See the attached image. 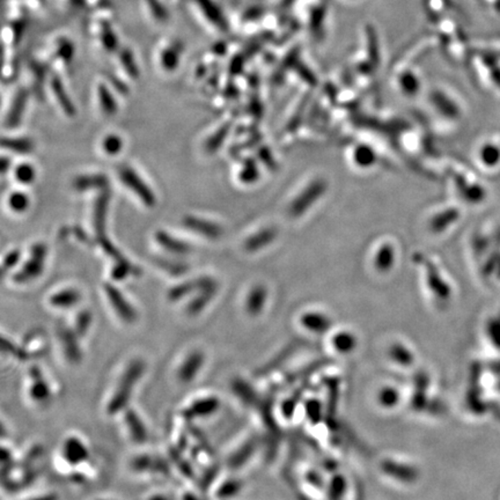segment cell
<instances>
[{
	"label": "cell",
	"instance_id": "cell-6",
	"mask_svg": "<svg viewBox=\"0 0 500 500\" xmlns=\"http://www.w3.org/2000/svg\"><path fill=\"white\" fill-rule=\"evenodd\" d=\"M104 292H106L109 304L111 305V307L121 321L124 322L126 325H133L137 321L138 313H137L136 308L130 304L128 299L124 297V294H122L117 287H115L111 284H106Z\"/></svg>",
	"mask_w": 500,
	"mask_h": 500
},
{
	"label": "cell",
	"instance_id": "cell-49",
	"mask_svg": "<svg viewBox=\"0 0 500 500\" xmlns=\"http://www.w3.org/2000/svg\"><path fill=\"white\" fill-rule=\"evenodd\" d=\"M147 500H172L171 498H169V496H164V494H161V493H157V494H153V496L150 497Z\"/></svg>",
	"mask_w": 500,
	"mask_h": 500
},
{
	"label": "cell",
	"instance_id": "cell-2",
	"mask_svg": "<svg viewBox=\"0 0 500 500\" xmlns=\"http://www.w3.org/2000/svg\"><path fill=\"white\" fill-rule=\"evenodd\" d=\"M193 15L209 30L224 32L227 30L225 15L215 0H186Z\"/></svg>",
	"mask_w": 500,
	"mask_h": 500
},
{
	"label": "cell",
	"instance_id": "cell-40",
	"mask_svg": "<svg viewBox=\"0 0 500 500\" xmlns=\"http://www.w3.org/2000/svg\"><path fill=\"white\" fill-rule=\"evenodd\" d=\"M102 146H104V150L106 151V153L115 155V154L119 153L122 148H123V140H122L121 137L117 136V135H114V133H113V135H108V136L104 138Z\"/></svg>",
	"mask_w": 500,
	"mask_h": 500
},
{
	"label": "cell",
	"instance_id": "cell-33",
	"mask_svg": "<svg viewBox=\"0 0 500 500\" xmlns=\"http://www.w3.org/2000/svg\"><path fill=\"white\" fill-rule=\"evenodd\" d=\"M0 354L17 358L19 360H27L29 357L28 352H26L22 347L15 345L12 340L3 336L1 334H0Z\"/></svg>",
	"mask_w": 500,
	"mask_h": 500
},
{
	"label": "cell",
	"instance_id": "cell-7",
	"mask_svg": "<svg viewBox=\"0 0 500 500\" xmlns=\"http://www.w3.org/2000/svg\"><path fill=\"white\" fill-rule=\"evenodd\" d=\"M46 256H47V247L44 246V244L39 243V244L32 247L30 260L26 262V265L22 267L21 270L18 273H15V282H20V284L32 282V280L42 275Z\"/></svg>",
	"mask_w": 500,
	"mask_h": 500
},
{
	"label": "cell",
	"instance_id": "cell-42",
	"mask_svg": "<svg viewBox=\"0 0 500 500\" xmlns=\"http://www.w3.org/2000/svg\"><path fill=\"white\" fill-rule=\"evenodd\" d=\"M97 240H99L101 247L104 248V251H106L109 256L115 258L116 261H119V260L123 258L121 253L118 251L117 248H116V247H115L114 244H113V243L107 239V236H101V238H97Z\"/></svg>",
	"mask_w": 500,
	"mask_h": 500
},
{
	"label": "cell",
	"instance_id": "cell-8",
	"mask_svg": "<svg viewBox=\"0 0 500 500\" xmlns=\"http://www.w3.org/2000/svg\"><path fill=\"white\" fill-rule=\"evenodd\" d=\"M61 457L68 465L78 467L90 459V453L86 443L75 436H68L61 445Z\"/></svg>",
	"mask_w": 500,
	"mask_h": 500
},
{
	"label": "cell",
	"instance_id": "cell-23",
	"mask_svg": "<svg viewBox=\"0 0 500 500\" xmlns=\"http://www.w3.org/2000/svg\"><path fill=\"white\" fill-rule=\"evenodd\" d=\"M97 95L102 113L107 116H114L117 113V101L109 87L104 82H100L97 87Z\"/></svg>",
	"mask_w": 500,
	"mask_h": 500
},
{
	"label": "cell",
	"instance_id": "cell-38",
	"mask_svg": "<svg viewBox=\"0 0 500 500\" xmlns=\"http://www.w3.org/2000/svg\"><path fill=\"white\" fill-rule=\"evenodd\" d=\"M133 271H135V268L131 265V263L126 261L125 258H122L115 265L113 271H111V276H113L115 280H123L128 276L133 273Z\"/></svg>",
	"mask_w": 500,
	"mask_h": 500
},
{
	"label": "cell",
	"instance_id": "cell-17",
	"mask_svg": "<svg viewBox=\"0 0 500 500\" xmlns=\"http://www.w3.org/2000/svg\"><path fill=\"white\" fill-rule=\"evenodd\" d=\"M29 92L26 88H19L15 92V97L12 101L11 107L8 110V116L5 119L6 126L8 128H15L21 123L22 116L25 114L26 107H27V101H28Z\"/></svg>",
	"mask_w": 500,
	"mask_h": 500
},
{
	"label": "cell",
	"instance_id": "cell-25",
	"mask_svg": "<svg viewBox=\"0 0 500 500\" xmlns=\"http://www.w3.org/2000/svg\"><path fill=\"white\" fill-rule=\"evenodd\" d=\"M155 240L164 249L173 254L184 255L188 254L190 251V247L186 243L182 242L181 240L175 239L174 236L169 235V233L164 232V231L157 232Z\"/></svg>",
	"mask_w": 500,
	"mask_h": 500
},
{
	"label": "cell",
	"instance_id": "cell-19",
	"mask_svg": "<svg viewBox=\"0 0 500 500\" xmlns=\"http://www.w3.org/2000/svg\"><path fill=\"white\" fill-rule=\"evenodd\" d=\"M109 200H110V195L108 191H104L95 200V205H94V229L97 231V238L104 236Z\"/></svg>",
	"mask_w": 500,
	"mask_h": 500
},
{
	"label": "cell",
	"instance_id": "cell-10",
	"mask_svg": "<svg viewBox=\"0 0 500 500\" xmlns=\"http://www.w3.org/2000/svg\"><path fill=\"white\" fill-rule=\"evenodd\" d=\"M58 340L65 359L71 365H78L82 360V351L79 344V336L75 329L61 327L58 329Z\"/></svg>",
	"mask_w": 500,
	"mask_h": 500
},
{
	"label": "cell",
	"instance_id": "cell-22",
	"mask_svg": "<svg viewBox=\"0 0 500 500\" xmlns=\"http://www.w3.org/2000/svg\"><path fill=\"white\" fill-rule=\"evenodd\" d=\"M81 300V294L75 289H61L57 294H54L50 297L51 306L59 309H70L75 307Z\"/></svg>",
	"mask_w": 500,
	"mask_h": 500
},
{
	"label": "cell",
	"instance_id": "cell-4",
	"mask_svg": "<svg viewBox=\"0 0 500 500\" xmlns=\"http://www.w3.org/2000/svg\"><path fill=\"white\" fill-rule=\"evenodd\" d=\"M46 47V54L48 56L49 64H61L64 68H68L73 63L75 56V44L68 36L56 35L48 41Z\"/></svg>",
	"mask_w": 500,
	"mask_h": 500
},
{
	"label": "cell",
	"instance_id": "cell-15",
	"mask_svg": "<svg viewBox=\"0 0 500 500\" xmlns=\"http://www.w3.org/2000/svg\"><path fill=\"white\" fill-rule=\"evenodd\" d=\"M203 365L204 354L200 351H193L191 354H188L182 364L180 365L177 371V379L180 383H193V379H196L197 375L203 367Z\"/></svg>",
	"mask_w": 500,
	"mask_h": 500
},
{
	"label": "cell",
	"instance_id": "cell-31",
	"mask_svg": "<svg viewBox=\"0 0 500 500\" xmlns=\"http://www.w3.org/2000/svg\"><path fill=\"white\" fill-rule=\"evenodd\" d=\"M0 147L15 153L28 154L34 151V143L29 138H0Z\"/></svg>",
	"mask_w": 500,
	"mask_h": 500
},
{
	"label": "cell",
	"instance_id": "cell-41",
	"mask_svg": "<svg viewBox=\"0 0 500 500\" xmlns=\"http://www.w3.org/2000/svg\"><path fill=\"white\" fill-rule=\"evenodd\" d=\"M157 265H160L161 268L169 271L172 275H182L186 271V267L180 263H175V262L166 261L164 258H159L157 261Z\"/></svg>",
	"mask_w": 500,
	"mask_h": 500
},
{
	"label": "cell",
	"instance_id": "cell-14",
	"mask_svg": "<svg viewBox=\"0 0 500 500\" xmlns=\"http://www.w3.org/2000/svg\"><path fill=\"white\" fill-rule=\"evenodd\" d=\"M144 17L150 25L162 27L169 21V13L161 0H140Z\"/></svg>",
	"mask_w": 500,
	"mask_h": 500
},
{
	"label": "cell",
	"instance_id": "cell-13",
	"mask_svg": "<svg viewBox=\"0 0 500 500\" xmlns=\"http://www.w3.org/2000/svg\"><path fill=\"white\" fill-rule=\"evenodd\" d=\"M123 414H124L125 427L129 433L130 439L138 445L146 443L148 440V431L143 419H140V414L130 407H126Z\"/></svg>",
	"mask_w": 500,
	"mask_h": 500
},
{
	"label": "cell",
	"instance_id": "cell-5",
	"mask_svg": "<svg viewBox=\"0 0 500 500\" xmlns=\"http://www.w3.org/2000/svg\"><path fill=\"white\" fill-rule=\"evenodd\" d=\"M118 176L122 182L124 183V186L136 193V196L140 198L146 206L152 207L155 205L157 198L153 191L130 166H121L118 169Z\"/></svg>",
	"mask_w": 500,
	"mask_h": 500
},
{
	"label": "cell",
	"instance_id": "cell-3",
	"mask_svg": "<svg viewBox=\"0 0 500 500\" xmlns=\"http://www.w3.org/2000/svg\"><path fill=\"white\" fill-rule=\"evenodd\" d=\"M183 50L184 47L180 39L164 37L155 44L154 57L162 71L171 73L179 68Z\"/></svg>",
	"mask_w": 500,
	"mask_h": 500
},
{
	"label": "cell",
	"instance_id": "cell-29",
	"mask_svg": "<svg viewBox=\"0 0 500 500\" xmlns=\"http://www.w3.org/2000/svg\"><path fill=\"white\" fill-rule=\"evenodd\" d=\"M301 323L305 328L311 331L322 332L328 330L330 327V318L320 311H308L301 318Z\"/></svg>",
	"mask_w": 500,
	"mask_h": 500
},
{
	"label": "cell",
	"instance_id": "cell-18",
	"mask_svg": "<svg viewBox=\"0 0 500 500\" xmlns=\"http://www.w3.org/2000/svg\"><path fill=\"white\" fill-rule=\"evenodd\" d=\"M114 56L118 68L124 72L128 78L131 79V80H137V79L140 78V66L137 64L133 51L129 47L122 46Z\"/></svg>",
	"mask_w": 500,
	"mask_h": 500
},
{
	"label": "cell",
	"instance_id": "cell-30",
	"mask_svg": "<svg viewBox=\"0 0 500 500\" xmlns=\"http://www.w3.org/2000/svg\"><path fill=\"white\" fill-rule=\"evenodd\" d=\"M207 278H200L191 282H181L179 285L174 286L173 289H169V300L180 301L188 294L196 292L206 282Z\"/></svg>",
	"mask_w": 500,
	"mask_h": 500
},
{
	"label": "cell",
	"instance_id": "cell-9",
	"mask_svg": "<svg viewBox=\"0 0 500 500\" xmlns=\"http://www.w3.org/2000/svg\"><path fill=\"white\" fill-rule=\"evenodd\" d=\"M325 189V184L321 181L309 183L307 188H305L300 195L296 197L291 204V207H289L291 215L294 217H300L304 215L305 211H307L313 206V204H311L313 202L320 200Z\"/></svg>",
	"mask_w": 500,
	"mask_h": 500
},
{
	"label": "cell",
	"instance_id": "cell-27",
	"mask_svg": "<svg viewBox=\"0 0 500 500\" xmlns=\"http://www.w3.org/2000/svg\"><path fill=\"white\" fill-rule=\"evenodd\" d=\"M265 300H267V289L265 286H254L247 296V311L251 315L258 314V311H261L265 307Z\"/></svg>",
	"mask_w": 500,
	"mask_h": 500
},
{
	"label": "cell",
	"instance_id": "cell-26",
	"mask_svg": "<svg viewBox=\"0 0 500 500\" xmlns=\"http://www.w3.org/2000/svg\"><path fill=\"white\" fill-rule=\"evenodd\" d=\"M219 407V402L215 397H205L193 402L189 407H188V414L191 417H206L210 414H215Z\"/></svg>",
	"mask_w": 500,
	"mask_h": 500
},
{
	"label": "cell",
	"instance_id": "cell-11",
	"mask_svg": "<svg viewBox=\"0 0 500 500\" xmlns=\"http://www.w3.org/2000/svg\"><path fill=\"white\" fill-rule=\"evenodd\" d=\"M8 13V19L28 20L29 17L42 11L47 0H3Z\"/></svg>",
	"mask_w": 500,
	"mask_h": 500
},
{
	"label": "cell",
	"instance_id": "cell-36",
	"mask_svg": "<svg viewBox=\"0 0 500 500\" xmlns=\"http://www.w3.org/2000/svg\"><path fill=\"white\" fill-rule=\"evenodd\" d=\"M29 203H30L29 197L22 191H15L11 193V196L8 197V206L18 213L25 212L29 207Z\"/></svg>",
	"mask_w": 500,
	"mask_h": 500
},
{
	"label": "cell",
	"instance_id": "cell-37",
	"mask_svg": "<svg viewBox=\"0 0 500 500\" xmlns=\"http://www.w3.org/2000/svg\"><path fill=\"white\" fill-rule=\"evenodd\" d=\"M93 322V315L88 311H82L79 313L75 320V331L79 337H84L86 335L90 325Z\"/></svg>",
	"mask_w": 500,
	"mask_h": 500
},
{
	"label": "cell",
	"instance_id": "cell-39",
	"mask_svg": "<svg viewBox=\"0 0 500 500\" xmlns=\"http://www.w3.org/2000/svg\"><path fill=\"white\" fill-rule=\"evenodd\" d=\"M55 1L58 5V8H61V10L66 12H72V13L90 10L86 0H55Z\"/></svg>",
	"mask_w": 500,
	"mask_h": 500
},
{
	"label": "cell",
	"instance_id": "cell-34",
	"mask_svg": "<svg viewBox=\"0 0 500 500\" xmlns=\"http://www.w3.org/2000/svg\"><path fill=\"white\" fill-rule=\"evenodd\" d=\"M332 344L336 350L340 354H349L356 347V338L350 332H340L335 338L332 340Z\"/></svg>",
	"mask_w": 500,
	"mask_h": 500
},
{
	"label": "cell",
	"instance_id": "cell-51",
	"mask_svg": "<svg viewBox=\"0 0 500 500\" xmlns=\"http://www.w3.org/2000/svg\"><path fill=\"white\" fill-rule=\"evenodd\" d=\"M95 500H111V499H95Z\"/></svg>",
	"mask_w": 500,
	"mask_h": 500
},
{
	"label": "cell",
	"instance_id": "cell-21",
	"mask_svg": "<svg viewBox=\"0 0 500 500\" xmlns=\"http://www.w3.org/2000/svg\"><path fill=\"white\" fill-rule=\"evenodd\" d=\"M395 263V249L390 243H383L375 251L373 265L378 272H388Z\"/></svg>",
	"mask_w": 500,
	"mask_h": 500
},
{
	"label": "cell",
	"instance_id": "cell-47",
	"mask_svg": "<svg viewBox=\"0 0 500 500\" xmlns=\"http://www.w3.org/2000/svg\"><path fill=\"white\" fill-rule=\"evenodd\" d=\"M27 500H58L57 494L55 493H47V494H41V496L32 497Z\"/></svg>",
	"mask_w": 500,
	"mask_h": 500
},
{
	"label": "cell",
	"instance_id": "cell-20",
	"mask_svg": "<svg viewBox=\"0 0 500 500\" xmlns=\"http://www.w3.org/2000/svg\"><path fill=\"white\" fill-rule=\"evenodd\" d=\"M183 225L191 229L193 232L200 235L206 236L210 239L218 238L222 234V229L218 225H215L213 222H207L204 219L197 218V217H186L183 220Z\"/></svg>",
	"mask_w": 500,
	"mask_h": 500
},
{
	"label": "cell",
	"instance_id": "cell-48",
	"mask_svg": "<svg viewBox=\"0 0 500 500\" xmlns=\"http://www.w3.org/2000/svg\"><path fill=\"white\" fill-rule=\"evenodd\" d=\"M8 432L6 426L4 425V423L0 421V440H4L8 438Z\"/></svg>",
	"mask_w": 500,
	"mask_h": 500
},
{
	"label": "cell",
	"instance_id": "cell-46",
	"mask_svg": "<svg viewBox=\"0 0 500 500\" xmlns=\"http://www.w3.org/2000/svg\"><path fill=\"white\" fill-rule=\"evenodd\" d=\"M86 1L90 10H95V8H102L106 5H110L109 0H86Z\"/></svg>",
	"mask_w": 500,
	"mask_h": 500
},
{
	"label": "cell",
	"instance_id": "cell-45",
	"mask_svg": "<svg viewBox=\"0 0 500 500\" xmlns=\"http://www.w3.org/2000/svg\"><path fill=\"white\" fill-rule=\"evenodd\" d=\"M12 167L11 159L6 157H0V174H5Z\"/></svg>",
	"mask_w": 500,
	"mask_h": 500
},
{
	"label": "cell",
	"instance_id": "cell-16",
	"mask_svg": "<svg viewBox=\"0 0 500 500\" xmlns=\"http://www.w3.org/2000/svg\"><path fill=\"white\" fill-rule=\"evenodd\" d=\"M49 86H50L51 92L55 99L57 100L61 110L64 111L65 115H68V117H73L77 114L75 104L72 102L71 97H68V92L65 90L64 85L59 75H51L49 78Z\"/></svg>",
	"mask_w": 500,
	"mask_h": 500
},
{
	"label": "cell",
	"instance_id": "cell-1",
	"mask_svg": "<svg viewBox=\"0 0 500 500\" xmlns=\"http://www.w3.org/2000/svg\"><path fill=\"white\" fill-rule=\"evenodd\" d=\"M145 372L146 364L140 358L133 359L125 366L124 371L108 401L106 409L109 416H116L119 412H123L126 407H129L130 401L133 398L137 385L143 379Z\"/></svg>",
	"mask_w": 500,
	"mask_h": 500
},
{
	"label": "cell",
	"instance_id": "cell-12",
	"mask_svg": "<svg viewBox=\"0 0 500 500\" xmlns=\"http://www.w3.org/2000/svg\"><path fill=\"white\" fill-rule=\"evenodd\" d=\"M28 395L32 402L36 404H46L51 400V388L44 378V373L39 367H32L29 372Z\"/></svg>",
	"mask_w": 500,
	"mask_h": 500
},
{
	"label": "cell",
	"instance_id": "cell-44",
	"mask_svg": "<svg viewBox=\"0 0 500 500\" xmlns=\"http://www.w3.org/2000/svg\"><path fill=\"white\" fill-rule=\"evenodd\" d=\"M393 390H383V393L379 394V402L383 405H392L393 404Z\"/></svg>",
	"mask_w": 500,
	"mask_h": 500
},
{
	"label": "cell",
	"instance_id": "cell-35",
	"mask_svg": "<svg viewBox=\"0 0 500 500\" xmlns=\"http://www.w3.org/2000/svg\"><path fill=\"white\" fill-rule=\"evenodd\" d=\"M15 180L22 183V184H29V183H32V181L35 180L36 171L35 169L32 167V164L23 162V164H18V166L15 167Z\"/></svg>",
	"mask_w": 500,
	"mask_h": 500
},
{
	"label": "cell",
	"instance_id": "cell-28",
	"mask_svg": "<svg viewBox=\"0 0 500 500\" xmlns=\"http://www.w3.org/2000/svg\"><path fill=\"white\" fill-rule=\"evenodd\" d=\"M135 472H160L166 474V467L164 462L160 461L157 457L150 456V455H140L135 457L131 463Z\"/></svg>",
	"mask_w": 500,
	"mask_h": 500
},
{
	"label": "cell",
	"instance_id": "cell-50",
	"mask_svg": "<svg viewBox=\"0 0 500 500\" xmlns=\"http://www.w3.org/2000/svg\"><path fill=\"white\" fill-rule=\"evenodd\" d=\"M3 275H4V272L0 269V279L3 278Z\"/></svg>",
	"mask_w": 500,
	"mask_h": 500
},
{
	"label": "cell",
	"instance_id": "cell-24",
	"mask_svg": "<svg viewBox=\"0 0 500 500\" xmlns=\"http://www.w3.org/2000/svg\"><path fill=\"white\" fill-rule=\"evenodd\" d=\"M109 184L107 176L102 174L81 175L73 181V188L78 191H87L92 189H106Z\"/></svg>",
	"mask_w": 500,
	"mask_h": 500
},
{
	"label": "cell",
	"instance_id": "cell-43",
	"mask_svg": "<svg viewBox=\"0 0 500 500\" xmlns=\"http://www.w3.org/2000/svg\"><path fill=\"white\" fill-rule=\"evenodd\" d=\"M20 258H21V253H20L19 250H13V251H11V253L5 258V268H13V267L18 263Z\"/></svg>",
	"mask_w": 500,
	"mask_h": 500
},
{
	"label": "cell",
	"instance_id": "cell-32",
	"mask_svg": "<svg viewBox=\"0 0 500 500\" xmlns=\"http://www.w3.org/2000/svg\"><path fill=\"white\" fill-rule=\"evenodd\" d=\"M354 164H357L359 169H371L372 166L376 162V154L372 147L367 145H359L354 151Z\"/></svg>",
	"mask_w": 500,
	"mask_h": 500
}]
</instances>
